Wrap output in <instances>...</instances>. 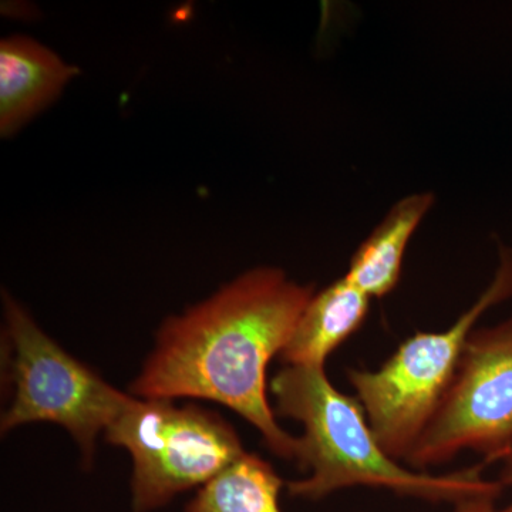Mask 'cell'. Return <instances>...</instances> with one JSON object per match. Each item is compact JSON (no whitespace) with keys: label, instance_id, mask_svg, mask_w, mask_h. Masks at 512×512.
<instances>
[{"label":"cell","instance_id":"1","mask_svg":"<svg viewBox=\"0 0 512 512\" xmlns=\"http://www.w3.org/2000/svg\"><path fill=\"white\" fill-rule=\"evenodd\" d=\"M315 292V285L291 281L272 266L239 275L161 323L128 387L131 396L220 403L254 426L275 456L296 463L301 441L276 421L266 372Z\"/></svg>","mask_w":512,"mask_h":512},{"label":"cell","instance_id":"2","mask_svg":"<svg viewBox=\"0 0 512 512\" xmlns=\"http://www.w3.org/2000/svg\"><path fill=\"white\" fill-rule=\"evenodd\" d=\"M276 416L302 424L299 437L301 480L286 484L292 497L318 501L350 487L386 488L431 503H453L491 490L498 481L481 473L487 463L429 476L400 466L380 446L359 400L330 382L325 367L285 366L269 384Z\"/></svg>","mask_w":512,"mask_h":512},{"label":"cell","instance_id":"3","mask_svg":"<svg viewBox=\"0 0 512 512\" xmlns=\"http://www.w3.org/2000/svg\"><path fill=\"white\" fill-rule=\"evenodd\" d=\"M2 383L9 406L0 431L30 423H53L69 431L90 467L97 439L130 402L82 360L70 355L37 325L12 295L3 291Z\"/></svg>","mask_w":512,"mask_h":512},{"label":"cell","instance_id":"4","mask_svg":"<svg viewBox=\"0 0 512 512\" xmlns=\"http://www.w3.org/2000/svg\"><path fill=\"white\" fill-rule=\"evenodd\" d=\"M511 296L512 251L501 247L493 282L450 328L414 333L377 370H348L370 429L394 460H406L429 426L478 319Z\"/></svg>","mask_w":512,"mask_h":512},{"label":"cell","instance_id":"5","mask_svg":"<svg viewBox=\"0 0 512 512\" xmlns=\"http://www.w3.org/2000/svg\"><path fill=\"white\" fill-rule=\"evenodd\" d=\"M103 437L130 454L133 512L160 510L245 453L237 430L220 413L170 399L131 396Z\"/></svg>","mask_w":512,"mask_h":512},{"label":"cell","instance_id":"6","mask_svg":"<svg viewBox=\"0 0 512 512\" xmlns=\"http://www.w3.org/2000/svg\"><path fill=\"white\" fill-rule=\"evenodd\" d=\"M466 450L487 464L512 453V316L468 336L446 396L404 461L424 470Z\"/></svg>","mask_w":512,"mask_h":512},{"label":"cell","instance_id":"7","mask_svg":"<svg viewBox=\"0 0 512 512\" xmlns=\"http://www.w3.org/2000/svg\"><path fill=\"white\" fill-rule=\"evenodd\" d=\"M52 50L25 36L0 43V133H16L40 110L49 106L77 76Z\"/></svg>","mask_w":512,"mask_h":512},{"label":"cell","instance_id":"8","mask_svg":"<svg viewBox=\"0 0 512 512\" xmlns=\"http://www.w3.org/2000/svg\"><path fill=\"white\" fill-rule=\"evenodd\" d=\"M370 299L346 276L315 292L279 359L285 366L325 367L328 357L362 328Z\"/></svg>","mask_w":512,"mask_h":512},{"label":"cell","instance_id":"9","mask_svg":"<svg viewBox=\"0 0 512 512\" xmlns=\"http://www.w3.org/2000/svg\"><path fill=\"white\" fill-rule=\"evenodd\" d=\"M434 204L431 192L404 197L356 249L346 278L370 298H384L396 288L410 239Z\"/></svg>","mask_w":512,"mask_h":512},{"label":"cell","instance_id":"10","mask_svg":"<svg viewBox=\"0 0 512 512\" xmlns=\"http://www.w3.org/2000/svg\"><path fill=\"white\" fill-rule=\"evenodd\" d=\"M284 485L268 461L245 451L198 488L185 512H282L279 497Z\"/></svg>","mask_w":512,"mask_h":512},{"label":"cell","instance_id":"11","mask_svg":"<svg viewBox=\"0 0 512 512\" xmlns=\"http://www.w3.org/2000/svg\"><path fill=\"white\" fill-rule=\"evenodd\" d=\"M503 485L500 481L491 490L484 493L471 495L466 500L456 504V512H497L495 510V501L503 493Z\"/></svg>","mask_w":512,"mask_h":512},{"label":"cell","instance_id":"12","mask_svg":"<svg viewBox=\"0 0 512 512\" xmlns=\"http://www.w3.org/2000/svg\"><path fill=\"white\" fill-rule=\"evenodd\" d=\"M500 483L503 487H512V453L505 458L503 470H501ZM497 512H512V501L503 510Z\"/></svg>","mask_w":512,"mask_h":512}]
</instances>
